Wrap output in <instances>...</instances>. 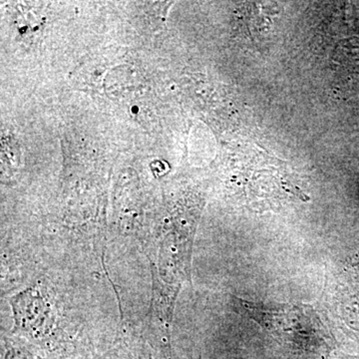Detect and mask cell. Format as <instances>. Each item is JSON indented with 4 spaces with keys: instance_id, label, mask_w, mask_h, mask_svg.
Returning <instances> with one entry per match:
<instances>
[{
    "instance_id": "7a4b0ae2",
    "label": "cell",
    "mask_w": 359,
    "mask_h": 359,
    "mask_svg": "<svg viewBox=\"0 0 359 359\" xmlns=\"http://www.w3.org/2000/svg\"><path fill=\"white\" fill-rule=\"evenodd\" d=\"M337 306L339 318L346 327L359 334V261L344 269L337 289Z\"/></svg>"
},
{
    "instance_id": "6da1fadb",
    "label": "cell",
    "mask_w": 359,
    "mask_h": 359,
    "mask_svg": "<svg viewBox=\"0 0 359 359\" xmlns=\"http://www.w3.org/2000/svg\"><path fill=\"white\" fill-rule=\"evenodd\" d=\"M241 304L252 318L269 330V334L283 341L294 344L311 341L316 346V342L325 344V341L332 340V335L318 314L308 306H266L245 301Z\"/></svg>"
},
{
    "instance_id": "3957f363",
    "label": "cell",
    "mask_w": 359,
    "mask_h": 359,
    "mask_svg": "<svg viewBox=\"0 0 359 359\" xmlns=\"http://www.w3.org/2000/svg\"><path fill=\"white\" fill-rule=\"evenodd\" d=\"M16 327L29 332H43L50 327L49 311L37 292L26 290L11 299Z\"/></svg>"
}]
</instances>
